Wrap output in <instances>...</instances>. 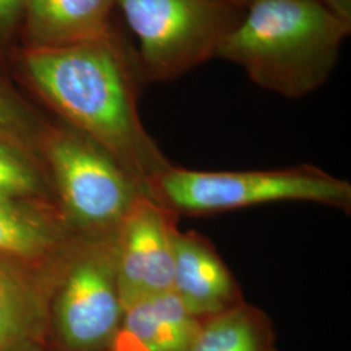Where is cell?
<instances>
[{"label":"cell","instance_id":"obj_1","mask_svg":"<svg viewBox=\"0 0 351 351\" xmlns=\"http://www.w3.org/2000/svg\"><path fill=\"white\" fill-rule=\"evenodd\" d=\"M17 75L65 124L97 142L146 188L172 163L142 124L136 53L111 30L86 42L53 47H14Z\"/></svg>","mask_w":351,"mask_h":351},{"label":"cell","instance_id":"obj_2","mask_svg":"<svg viewBox=\"0 0 351 351\" xmlns=\"http://www.w3.org/2000/svg\"><path fill=\"white\" fill-rule=\"evenodd\" d=\"M351 23L316 0H258L219 46L251 81L289 99L323 86L350 36Z\"/></svg>","mask_w":351,"mask_h":351},{"label":"cell","instance_id":"obj_3","mask_svg":"<svg viewBox=\"0 0 351 351\" xmlns=\"http://www.w3.org/2000/svg\"><path fill=\"white\" fill-rule=\"evenodd\" d=\"M146 197L178 216H203L276 202H310L350 213L351 185L311 164L275 171L206 172L171 165Z\"/></svg>","mask_w":351,"mask_h":351},{"label":"cell","instance_id":"obj_4","mask_svg":"<svg viewBox=\"0 0 351 351\" xmlns=\"http://www.w3.org/2000/svg\"><path fill=\"white\" fill-rule=\"evenodd\" d=\"M38 151L50 171L64 223L75 237H111L145 195L108 151L65 123L46 126Z\"/></svg>","mask_w":351,"mask_h":351},{"label":"cell","instance_id":"obj_5","mask_svg":"<svg viewBox=\"0 0 351 351\" xmlns=\"http://www.w3.org/2000/svg\"><path fill=\"white\" fill-rule=\"evenodd\" d=\"M138 42L143 82H165L216 58L242 11L220 0H116Z\"/></svg>","mask_w":351,"mask_h":351},{"label":"cell","instance_id":"obj_6","mask_svg":"<svg viewBox=\"0 0 351 351\" xmlns=\"http://www.w3.org/2000/svg\"><path fill=\"white\" fill-rule=\"evenodd\" d=\"M123 313L113 236L75 239L51 289L47 339L58 351H110Z\"/></svg>","mask_w":351,"mask_h":351},{"label":"cell","instance_id":"obj_7","mask_svg":"<svg viewBox=\"0 0 351 351\" xmlns=\"http://www.w3.org/2000/svg\"><path fill=\"white\" fill-rule=\"evenodd\" d=\"M178 219L177 213L141 195L116 229L113 254L123 308L172 290Z\"/></svg>","mask_w":351,"mask_h":351},{"label":"cell","instance_id":"obj_8","mask_svg":"<svg viewBox=\"0 0 351 351\" xmlns=\"http://www.w3.org/2000/svg\"><path fill=\"white\" fill-rule=\"evenodd\" d=\"M172 291L199 320L245 301L237 280L213 242L194 230L176 233Z\"/></svg>","mask_w":351,"mask_h":351},{"label":"cell","instance_id":"obj_9","mask_svg":"<svg viewBox=\"0 0 351 351\" xmlns=\"http://www.w3.org/2000/svg\"><path fill=\"white\" fill-rule=\"evenodd\" d=\"M201 322L172 290L146 297L124 307L110 351H189Z\"/></svg>","mask_w":351,"mask_h":351},{"label":"cell","instance_id":"obj_10","mask_svg":"<svg viewBox=\"0 0 351 351\" xmlns=\"http://www.w3.org/2000/svg\"><path fill=\"white\" fill-rule=\"evenodd\" d=\"M116 0H26L24 47L53 49L86 42L112 30Z\"/></svg>","mask_w":351,"mask_h":351},{"label":"cell","instance_id":"obj_11","mask_svg":"<svg viewBox=\"0 0 351 351\" xmlns=\"http://www.w3.org/2000/svg\"><path fill=\"white\" fill-rule=\"evenodd\" d=\"M77 239L64 223L26 201H0V256L11 261L55 259Z\"/></svg>","mask_w":351,"mask_h":351},{"label":"cell","instance_id":"obj_12","mask_svg":"<svg viewBox=\"0 0 351 351\" xmlns=\"http://www.w3.org/2000/svg\"><path fill=\"white\" fill-rule=\"evenodd\" d=\"M50 294H42L12 263L0 256V351L46 343Z\"/></svg>","mask_w":351,"mask_h":351},{"label":"cell","instance_id":"obj_13","mask_svg":"<svg viewBox=\"0 0 351 351\" xmlns=\"http://www.w3.org/2000/svg\"><path fill=\"white\" fill-rule=\"evenodd\" d=\"M189 351H277L275 326L262 308L242 301L202 320Z\"/></svg>","mask_w":351,"mask_h":351},{"label":"cell","instance_id":"obj_14","mask_svg":"<svg viewBox=\"0 0 351 351\" xmlns=\"http://www.w3.org/2000/svg\"><path fill=\"white\" fill-rule=\"evenodd\" d=\"M30 151L0 138V201H26L43 191V177Z\"/></svg>","mask_w":351,"mask_h":351},{"label":"cell","instance_id":"obj_15","mask_svg":"<svg viewBox=\"0 0 351 351\" xmlns=\"http://www.w3.org/2000/svg\"><path fill=\"white\" fill-rule=\"evenodd\" d=\"M45 129L46 125L38 121L30 107L0 73V138L38 150Z\"/></svg>","mask_w":351,"mask_h":351},{"label":"cell","instance_id":"obj_16","mask_svg":"<svg viewBox=\"0 0 351 351\" xmlns=\"http://www.w3.org/2000/svg\"><path fill=\"white\" fill-rule=\"evenodd\" d=\"M26 0H0V56L11 53L13 39L21 34Z\"/></svg>","mask_w":351,"mask_h":351},{"label":"cell","instance_id":"obj_17","mask_svg":"<svg viewBox=\"0 0 351 351\" xmlns=\"http://www.w3.org/2000/svg\"><path fill=\"white\" fill-rule=\"evenodd\" d=\"M330 12L351 23V0H316Z\"/></svg>","mask_w":351,"mask_h":351},{"label":"cell","instance_id":"obj_18","mask_svg":"<svg viewBox=\"0 0 351 351\" xmlns=\"http://www.w3.org/2000/svg\"><path fill=\"white\" fill-rule=\"evenodd\" d=\"M220 1L224 3L226 5H229V7H233V8L243 12L247 7H250L251 4H254L258 0H220Z\"/></svg>","mask_w":351,"mask_h":351},{"label":"cell","instance_id":"obj_19","mask_svg":"<svg viewBox=\"0 0 351 351\" xmlns=\"http://www.w3.org/2000/svg\"><path fill=\"white\" fill-rule=\"evenodd\" d=\"M16 351H49L46 349L45 343H27L25 346L20 348Z\"/></svg>","mask_w":351,"mask_h":351}]
</instances>
